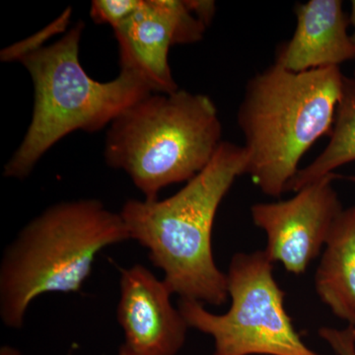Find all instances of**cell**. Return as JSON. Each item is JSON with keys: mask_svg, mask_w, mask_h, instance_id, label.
<instances>
[{"mask_svg": "<svg viewBox=\"0 0 355 355\" xmlns=\"http://www.w3.org/2000/svg\"><path fill=\"white\" fill-rule=\"evenodd\" d=\"M186 2L198 19L209 27L216 14V2L209 0H186Z\"/></svg>", "mask_w": 355, "mask_h": 355, "instance_id": "cell-16", "label": "cell"}, {"mask_svg": "<svg viewBox=\"0 0 355 355\" xmlns=\"http://www.w3.org/2000/svg\"><path fill=\"white\" fill-rule=\"evenodd\" d=\"M335 177L331 174L308 184L289 200L256 203L251 207L254 225L266 234V256L292 275L307 270L342 214V203L331 186Z\"/></svg>", "mask_w": 355, "mask_h": 355, "instance_id": "cell-7", "label": "cell"}, {"mask_svg": "<svg viewBox=\"0 0 355 355\" xmlns=\"http://www.w3.org/2000/svg\"><path fill=\"white\" fill-rule=\"evenodd\" d=\"M207 28L186 0H141L139 9L114 29L121 69L139 74L153 93L175 92L179 87L168 60L170 49L200 42Z\"/></svg>", "mask_w": 355, "mask_h": 355, "instance_id": "cell-8", "label": "cell"}, {"mask_svg": "<svg viewBox=\"0 0 355 355\" xmlns=\"http://www.w3.org/2000/svg\"><path fill=\"white\" fill-rule=\"evenodd\" d=\"M0 355H22L20 354L18 350H16L15 349H13V347H3L1 349V352H0ZM119 355H132L130 354V352H128L127 349H125V347L121 345V349H120V354Z\"/></svg>", "mask_w": 355, "mask_h": 355, "instance_id": "cell-17", "label": "cell"}, {"mask_svg": "<svg viewBox=\"0 0 355 355\" xmlns=\"http://www.w3.org/2000/svg\"><path fill=\"white\" fill-rule=\"evenodd\" d=\"M319 335L328 343L336 355H355V327L345 329L323 327Z\"/></svg>", "mask_w": 355, "mask_h": 355, "instance_id": "cell-15", "label": "cell"}, {"mask_svg": "<svg viewBox=\"0 0 355 355\" xmlns=\"http://www.w3.org/2000/svg\"><path fill=\"white\" fill-rule=\"evenodd\" d=\"M227 282L231 306L225 314H214L198 301L180 299L178 304L190 328L212 336L214 355H322L294 328L265 251L234 254Z\"/></svg>", "mask_w": 355, "mask_h": 355, "instance_id": "cell-6", "label": "cell"}, {"mask_svg": "<svg viewBox=\"0 0 355 355\" xmlns=\"http://www.w3.org/2000/svg\"><path fill=\"white\" fill-rule=\"evenodd\" d=\"M244 146L222 141L207 167L163 200H128L120 214L130 234L149 252L164 282L181 299L221 306L229 297L227 273L217 268L211 236L219 205L246 174Z\"/></svg>", "mask_w": 355, "mask_h": 355, "instance_id": "cell-1", "label": "cell"}, {"mask_svg": "<svg viewBox=\"0 0 355 355\" xmlns=\"http://www.w3.org/2000/svg\"><path fill=\"white\" fill-rule=\"evenodd\" d=\"M218 112L209 96L153 93L110 125L107 164L123 170L146 200L202 172L222 144Z\"/></svg>", "mask_w": 355, "mask_h": 355, "instance_id": "cell-5", "label": "cell"}, {"mask_svg": "<svg viewBox=\"0 0 355 355\" xmlns=\"http://www.w3.org/2000/svg\"><path fill=\"white\" fill-rule=\"evenodd\" d=\"M354 78H355V72H354Z\"/></svg>", "mask_w": 355, "mask_h": 355, "instance_id": "cell-20", "label": "cell"}, {"mask_svg": "<svg viewBox=\"0 0 355 355\" xmlns=\"http://www.w3.org/2000/svg\"><path fill=\"white\" fill-rule=\"evenodd\" d=\"M315 287L334 315L355 327V205L343 209L331 227Z\"/></svg>", "mask_w": 355, "mask_h": 355, "instance_id": "cell-11", "label": "cell"}, {"mask_svg": "<svg viewBox=\"0 0 355 355\" xmlns=\"http://www.w3.org/2000/svg\"><path fill=\"white\" fill-rule=\"evenodd\" d=\"M83 22L55 43L21 60L34 85L31 123L22 142L4 166L3 175L25 179L46 151L77 130L96 132L153 94L135 71L121 69L116 78L100 83L79 62Z\"/></svg>", "mask_w": 355, "mask_h": 355, "instance_id": "cell-4", "label": "cell"}, {"mask_svg": "<svg viewBox=\"0 0 355 355\" xmlns=\"http://www.w3.org/2000/svg\"><path fill=\"white\" fill-rule=\"evenodd\" d=\"M120 287L116 316L125 333L123 347L132 355H176L190 327L173 306L164 280L135 265L121 270Z\"/></svg>", "mask_w": 355, "mask_h": 355, "instance_id": "cell-9", "label": "cell"}, {"mask_svg": "<svg viewBox=\"0 0 355 355\" xmlns=\"http://www.w3.org/2000/svg\"><path fill=\"white\" fill-rule=\"evenodd\" d=\"M330 142L307 167L299 170L286 191L301 190L308 184L333 174L340 166L355 161V78L345 76L342 97L336 108Z\"/></svg>", "mask_w": 355, "mask_h": 355, "instance_id": "cell-12", "label": "cell"}, {"mask_svg": "<svg viewBox=\"0 0 355 355\" xmlns=\"http://www.w3.org/2000/svg\"><path fill=\"white\" fill-rule=\"evenodd\" d=\"M140 4L141 0H94L90 16L97 24H108L114 30L128 19Z\"/></svg>", "mask_w": 355, "mask_h": 355, "instance_id": "cell-14", "label": "cell"}, {"mask_svg": "<svg viewBox=\"0 0 355 355\" xmlns=\"http://www.w3.org/2000/svg\"><path fill=\"white\" fill-rule=\"evenodd\" d=\"M349 20L350 24L354 26V34L350 36V39H352V44H354L355 46V0L352 1V12H350Z\"/></svg>", "mask_w": 355, "mask_h": 355, "instance_id": "cell-18", "label": "cell"}, {"mask_svg": "<svg viewBox=\"0 0 355 355\" xmlns=\"http://www.w3.org/2000/svg\"><path fill=\"white\" fill-rule=\"evenodd\" d=\"M293 36L280 46L275 64L292 72L340 67L355 60L347 34L349 20L340 0H310L296 4Z\"/></svg>", "mask_w": 355, "mask_h": 355, "instance_id": "cell-10", "label": "cell"}, {"mask_svg": "<svg viewBox=\"0 0 355 355\" xmlns=\"http://www.w3.org/2000/svg\"><path fill=\"white\" fill-rule=\"evenodd\" d=\"M130 239L120 214L98 200L60 202L20 231L0 263V317L21 329L34 299L80 291L104 248Z\"/></svg>", "mask_w": 355, "mask_h": 355, "instance_id": "cell-3", "label": "cell"}, {"mask_svg": "<svg viewBox=\"0 0 355 355\" xmlns=\"http://www.w3.org/2000/svg\"><path fill=\"white\" fill-rule=\"evenodd\" d=\"M340 67L292 72L277 64L247 83L238 111L246 174L268 197L279 198L318 139L331 135L342 97Z\"/></svg>", "mask_w": 355, "mask_h": 355, "instance_id": "cell-2", "label": "cell"}, {"mask_svg": "<svg viewBox=\"0 0 355 355\" xmlns=\"http://www.w3.org/2000/svg\"><path fill=\"white\" fill-rule=\"evenodd\" d=\"M71 14V8L69 7L60 14V17L53 20L51 24L46 26L44 29L40 30L36 34L18 42V43L6 46L0 53V60L4 62H21V60L27 55L42 50L46 46L44 44L49 40L53 38L55 35L64 34L67 31Z\"/></svg>", "mask_w": 355, "mask_h": 355, "instance_id": "cell-13", "label": "cell"}, {"mask_svg": "<svg viewBox=\"0 0 355 355\" xmlns=\"http://www.w3.org/2000/svg\"><path fill=\"white\" fill-rule=\"evenodd\" d=\"M349 180H352V181L355 182V177H350Z\"/></svg>", "mask_w": 355, "mask_h": 355, "instance_id": "cell-19", "label": "cell"}]
</instances>
